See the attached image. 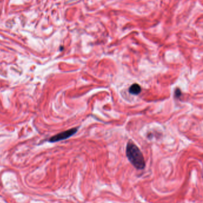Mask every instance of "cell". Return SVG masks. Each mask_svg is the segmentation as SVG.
Returning <instances> with one entry per match:
<instances>
[{
	"label": "cell",
	"mask_w": 203,
	"mask_h": 203,
	"mask_svg": "<svg viewBox=\"0 0 203 203\" xmlns=\"http://www.w3.org/2000/svg\"><path fill=\"white\" fill-rule=\"evenodd\" d=\"M181 95H182V93H181L180 90L179 88H176L175 91V96L176 98H179L180 97Z\"/></svg>",
	"instance_id": "cell-4"
},
{
	"label": "cell",
	"mask_w": 203,
	"mask_h": 203,
	"mask_svg": "<svg viewBox=\"0 0 203 203\" xmlns=\"http://www.w3.org/2000/svg\"><path fill=\"white\" fill-rule=\"evenodd\" d=\"M126 155L129 162L137 170L146 168V161L140 149L132 141H129L126 148Z\"/></svg>",
	"instance_id": "cell-1"
},
{
	"label": "cell",
	"mask_w": 203,
	"mask_h": 203,
	"mask_svg": "<svg viewBox=\"0 0 203 203\" xmlns=\"http://www.w3.org/2000/svg\"><path fill=\"white\" fill-rule=\"evenodd\" d=\"M129 92L130 94H132V95H139L141 92V88L138 84L135 83L132 86H130L129 89Z\"/></svg>",
	"instance_id": "cell-3"
},
{
	"label": "cell",
	"mask_w": 203,
	"mask_h": 203,
	"mask_svg": "<svg viewBox=\"0 0 203 203\" xmlns=\"http://www.w3.org/2000/svg\"><path fill=\"white\" fill-rule=\"evenodd\" d=\"M77 128H71L70 129L67 130V131H65L58 134H56L55 135L52 137L51 138H50L49 141L51 143H54L61 140H66L67 139H69V137H71L73 134H75L77 132Z\"/></svg>",
	"instance_id": "cell-2"
}]
</instances>
